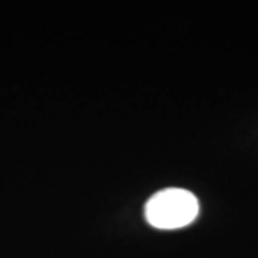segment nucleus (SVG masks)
Wrapping results in <instances>:
<instances>
[{
    "mask_svg": "<svg viewBox=\"0 0 258 258\" xmlns=\"http://www.w3.org/2000/svg\"><path fill=\"white\" fill-rule=\"evenodd\" d=\"M200 212L192 192L182 188H166L152 195L145 205L147 221L159 230H176L191 224Z\"/></svg>",
    "mask_w": 258,
    "mask_h": 258,
    "instance_id": "nucleus-1",
    "label": "nucleus"
}]
</instances>
